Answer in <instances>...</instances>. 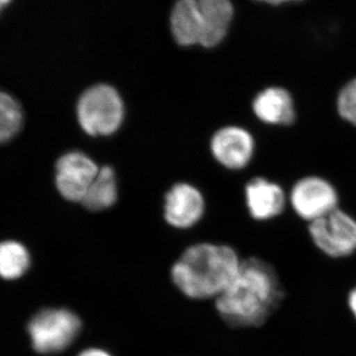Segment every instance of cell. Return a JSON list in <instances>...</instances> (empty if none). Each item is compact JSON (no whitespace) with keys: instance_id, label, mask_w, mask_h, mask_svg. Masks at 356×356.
I'll return each mask as SVG.
<instances>
[{"instance_id":"obj_8","label":"cell","mask_w":356,"mask_h":356,"mask_svg":"<svg viewBox=\"0 0 356 356\" xmlns=\"http://www.w3.org/2000/svg\"><path fill=\"white\" fill-rule=\"evenodd\" d=\"M250 107L255 120L266 127L289 128L298 119L294 95L281 84L259 88L252 96Z\"/></svg>"},{"instance_id":"obj_5","label":"cell","mask_w":356,"mask_h":356,"mask_svg":"<svg viewBox=\"0 0 356 356\" xmlns=\"http://www.w3.org/2000/svg\"><path fill=\"white\" fill-rule=\"evenodd\" d=\"M288 204L300 220L310 224L341 207V194L325 175L307 173L293 182Z\"/></svg>"},{"instance_id":"obj_21","label":"cell","mask_w":356,"mask_h":356,"mask_svg":"<svg viewBox=\"0 0 356 356\" xmlns=\"http://www.w3.org/2000/svg\"><path fill=\"white\" fill-rule=\"evenodd\" d=\"M11 0H0V6H1V9L6 8L7 6H9Z\"/></svg>"},{"instance_id":"obj_19","label":"cell","mask_w":356,"mask_h":356,"mask_svg":"<svg viewBox=\"0 0 356 356\" xmlns=\"http://www.w3.org/2000/svg\"><path fill=\"white\" fill-rule=\"evenodd\" d=\"M76 356H113L108 351L99 348H86Z\"/></svg>"},{"instance_id":"obj_15","label":"cell","mask_w":356,"mask_h":356,"mask_svg":"<svg viewBox=\"0 0 356 356\" xmlns=\"http://www.w3.org/2000/svg\"><path fill=\"white\" fill-rule=\"evenodd\" d=\"M31 254L18 241L7 240L0 245V274L7 281L23 277L31 266Z\"/></svg>"},{"instance_id":"obj_10","label":"cell","mask_w":356,"mask_h":356,"mask_svg":"<svg viewBox=\"0 0 356 356\" xmlns=\"http://www.w3.org/2000/svg\"><path fill=\"white\" fill-rule=\"evenodd\" d=\"M243 202L250 219L273 221L282 216L289 204L288 192L277 181L264 175L250 177L243 186Z\"/></svg>"},{"instance_id":"obj_11","label":"cell","mask_w":356,"mask_h":356,"mask_svg":"<svg viewBox=\"0 0 356 356\" xmlns=\"http://www.w3.org/2000/svg\"><path fill=\"white\" fill-rule=\"evenodd\" d=\"M205 212V197L194 185L179 182L166 193L163 217L172 228L191 229L202 220Z\"/></svg>"},{"instance_id":"obj_18","label":"cell","mask_w":356,"mask_h":356,"mask_svg":"<svg viewBox=\"0 0 356 356\" xmlns=\"http://www.w3.org/2000/svg\"><path fill=\"white\" fill-rule=\"evenodd\" d=\"M252 1L255 2V3L261 4V6L277 8V7H282L284 6L299 4L301 3V2L305 1V0H252Z\"/></svg>"},{"instance_id":"obj_13","label":"cell","mask_w":356,"mask_h":356,"mask_svg":"<svg viewBox=\"0 0 356 356\" xmlns=\"http://www.w3.org/2000/svg\"><path fill=\"white\" fill-rule=\"evenodd\" d=\"M170 27L179 46L201 47L204 27L197 0H177L170 11Z\"/></svg>"},{"instance_id":"obj_12","label":"cell","mask_w":356,"mask_h":356,"mask_svg":"<svg viewBox=\"0 0 356 356\" xmlns=\"http://www.w3.org/2000/svg\"><path fill=\"white\" fill-rule=\"evenodd\" d=\"M203 20L204 36L201 47L214 49L227 39L236 17L232 0H197Z\"/></svg>"},{"instance_id":"obj_6","label":"cell","mask_w":356,"mask_h":356,"mask_svg":"<svg viewBox=\"0 0 356 356\" xmlns=\"http://www.w3.org/2000/svg\"><path fill=\"white\" fill-rule=\"evenodd\" d=\"M312 243L331 259H346L356 252V218L341 207L308 224Z\"/></svg>"},{"instance_id":"obj_9","label":"cell","mask_w":356,"mask_h":356,"mask_svg":"<svg viewBox=\"0 0 356 356\" xmlns=\"http://www.w3.org/2000/svg\"><path fill=\"white\" fill-rule=\"evenodd\" d=\"M100 168L79 151L63 154L56 163L55 181L58 193L70 202H83Z\"/></svg>"},{"instance_id":"obj_17","label":"cell","mask_w":356,"mask_h":356,"mask_svg":"<svg viewBox=\"0 0 356 356\" xmlns=\"http://www.w3.org/2000/svg\"><path fill=\"white\" fill-rule=\"evenodd\" d=\"M334 110L341 121L356 129V74L346 79L337 90Z\"/></svg>"},{"instance_id":"obj_14","label":"cell","mask_w":356,"mask_h":356,"mask_svg":"<svg viewBox=\"0 0 356 356\" xmlns=\"http://www.w3.org/2000/svg\"><path fill=\"white\" fill-rule=\"evenodd\" d=\"M117 200L118 184L116 173L112 166H102L81 204L89 211L100 212L111 208Z\"/></svg>"},{"instance_id":"obj_3","label":"cell","mask_w":356,"mask_h":356,"mask_svg":"<svg viewBox=\"0 0 356 356\" xmlns=\"http://www.w3.org/2000/svg\"><path fill=\"white\" fill-rule=\"evenodd\" d=\"M76 112L84 133L91 137H108L121 128L125 119V104L116 88L98 83L81 93Z\"/></svg>"},{"instance_id":"obj_7","label":"cell","mask_w":356,"mask_h":356,"mask_svg":"<svg viewBox=\"0 0 356 356\" xmlns=\"http://www.w3.org/2000/svg\"><path fill=\"white\" fill-rule=\"evenodd\" d=\"M209 147L218 165L229 172H242L254 163L257 142L250 129L238 124H229L213 134Z\"/></svg>"},{"instance_id":"obj_16","label":"cell","mask_w":356,"mask_h":356,"mask_svg":"<svg viewBox=\"0 0 356 356\" xmlns=\"http://www.w3.org/2000/svg\"><path fill=\"white\" fill-rule=\"evenodd\" d=\"M24 114L20 103L9 93L0 96V140L9 142L18 135L23 127Z\"/></svg>"},{"instance_id":"obj_20","label":"cell","mask_w":356,"mask_h":356,"mask_svg":"<svg viewBox=\"0 0 356 356\" xmlns=\"http://www.w3.org/2000/svg\"><path fill=\"white\" fill-rule=\"evenodd\" d=\"M348 304L351 314H353V317L356 320V286L348 294Z\"/></svg>"},{"instance_id":"obj_2","label":"cell","mask_w":356,"mask_h":356,"mask_svg":"<svg viewBox=\"0 0 356 356\" xmlns=\"http://www.w3.org/2000/svg\"><path fill=\"white\" fill-rule=\"evenodd\" d=\"M243 259L229 245L199 243L184 250L170 276L182 294L194 300H216L236 277Z\"/></svg>"},{"instance_id":"obj_4","label":"cell","mask_w":356,"mask_h":356,"mask_svg":"<svg viewBox=\"0 0 356 356\" xmlns=\"http://www.w3.org/2000/svg\"><path fill=\"white\" fill-rule=\"evenodd\" d=\"M81 318L65 308H46L27 325L32 348L40 355H55L69 348L81 334Z\"/></svg>"},{"instance_id":"obj_1","label":"cell","mask_w":356,"mask_h":356,"mask_svg":"<svg viewBox=\"0 0 356 356\" xmlns=\"http://www.w3.org/2000/svg\"><path fill=\"white\" fill-rule=\"evenodd\" d=\"M284 289L274 267L257 257L243 259L229 287L215 300L220 317L236 329L266 324L280 308Z\"/></svg>"}]
</instances>
